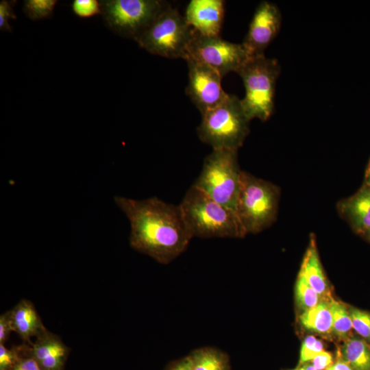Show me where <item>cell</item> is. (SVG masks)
Returning <instances> with one entry per match:
<instances>
[{
    "mask_svg": "<svg viewBox=\"0 0 370 370\" xmlns=\"http://www.w3.org/2000/svg\"><path fill=\"white\" fill-rule=\"evenodd\" d=\"M114 201L130 221V247L158 263L173 262L193 238L180 205L166 203L157 197L138 200L115 196Z\"/></svg>",
    "mask_w": 370,
    "mask_h": 370,
    "instance_id": "6da1fadb",
    "label": "cell"
},
{
    "mask_svg": "<svg viewBox=\"0 0 370 370\" xmlns=\"http://www.w3.org/2000/svg\"><path fill=\"white\" fill-rule=\"evenodd\" d=\"M193 237L242 238L247 234L235 210L192 185L179 204Z\"/></svg>",
    "mask_w": 370,
    "mask_h": 370,
    "instance_id": "7a4b0ae2",
    "label": "cell"
},
{
    "mask_svg": "<svg viewBox=\"0 0 370 370\" xmlns=\"http://www.w3.org/2000/svg\"><path fill=\"white\" fill-rule=\"evenodd\" d=\"M201 115L197 135L212 149L238 150L249 133L251 120L235 95L228 94L221 104Z\"/></svg>",
    "mask_w": 370,
    "mask_h": 370,
    "instance_id": "3957f363",
    "label": "cell"
},
{
    "mask_svg": "<svg viewBox=\"0 0 370 370\" xmlns=\"http://www.w3.org/2000/svg\"><path fill=\"white\" fill-rule=\"evenodd\" d=\"M280 71L276 59L261 55L249 57L236 72L243 82L245 95L241 102L250 120L265 121L272 114Z\"/></svg>",
    "mask_w": 370,
    "mask_h": 370,
    "instance_id": "277c9868",
    "label": "cell"
},
{
    "mask_svg": "<svg viewBox=\"0 0 370 370\" xmlns=\"http://www.w3.org/2000/svg\"><path fill=\"white\" fill-rule=\"evenodd\" d=\"M280 190L275 184L242 171L236 212L246 234H257L275 220Z\"/></svg>",
    "mask_w": 370,
    "mask_h": 370,
    "instance_id": "5b68a950",
    "label": "cell"
},
{
    "mask_svg": "<svg viewBox=\"0 0 370 370\" xmlns=\"http://www.w3.org/2000/svg\"><path fill=\"white\" fill-rule=\"evenodd\" d=\"M236 149H212L205 158L201 173L193 184L235 211L242 173Z\"/></svg>",
    "mask_w": 370,
    "mask_h": 370,
    "instance_id": "8992f818",
    "label": "cell"
},
{
    "mask_svg": "<svg viewBox=\"0 0 370 370\" xmlns=\"http://www.w3.org/2000/svg\"><path fill=\"white\" fill-rule=\"evenodd\" d=\"M195 34L184 16L169 5L135 41L151 54L185 60Z\"/></svg>",
    "mask_w": 370,
    "mask_h": 370,
    "instance_id": "52a82bcc",
    "label": "cell"
},
{
    "mask_svg": "<svg viewBox=\"0 0 370 370\" xmlns=\"http://www.w3.org/2000/svg\"><path fill=\"white\" fill-rule=\"evenodd\" d=\"M103 21L116 34L136 40L169 5L160 0H101Z\"/></svg>",
    "mask_w": 370,
    "mask_h": 370,
    "instance_id": "ba28073f",
    "label": "cell"
},
{
    "mask_svg": "<svg viewBox=\"0 0 370 370\" xmlns=\"http://www.w3.org/2000/svg\"><path fill=\"white\" fill-rule=\"evenodd\" d=\"M249 58L245 47L222 39L219 36H204L195 32L190 42L186 58L208 65L223 77L238 70Z\"/></svg>",
    "mask_w": 370,
    "mask_h": 370,
    "instance_id": "9c48e42d",
    "label": "cell"
},
{
    "mask_svg": "<svg viewBox=\"0 0 370 370\" xmlns=\"http://www.w3.org/2000/svg\"><path fill=\"white\" fill-rule=\"evenodd\" d=\"M185 60L188 68L186 93L203 114L218 106L227 97L221 86L223 77L207 64L191 58Z\"/></svg>",
    "mask_w": 370,
    "mask_h": 370,
    "instance_id": "30bf717a",
    "label": "cell"
},
{
    "mask_svg": "<svg viewBox=\"0 0 370 370\" xmlns=\"http://www.w3.org/2000/svg\"><path fill=\"white\" fill-rule=\"evenodd\" d=\"M282 19L275 3L262 1L258 5L242 42L249 57L264 55V50L280 32Z\"/></svg>",
    "mask_w": 370,
    "mask_h": 370,
    "instance_id": "8fae6325",
    "label": "cell"
},
{
    "mask_svg": "<svg viewBox=\"0 0 370 370\" xmlns=\"http://www.w3.org/2000/svg\"><path fill=\"white\" fill-rule=\"evenodd\" d=\"M224 13L223 0H191L186 8L184 18L197 33L219 36Z\"/></svg>",
    "mask_w": 370,
    "mask_h": 370,
    "instance_id": "7c38bea8",
    "label": "cell"
},
{
    "mask_svg": "<svg viewBox=\"0 0 370 370\" xmlns=\"http://www.w3.org/2000/svg\"><path fill=\"white\" fill-rule=\"evenodd\" d=\"M29 345L41 370H64L70 350L59 336L47 330Z\"/></svg>",
    "mask_w": 370,
    "mask_h": 370,
    "instance_id": "4fadbf2b",
    "label": "cell"
},
{
    "mask_svg": "<svg viewBox=\"0 0 370 370\" xmlns=\"http://www.w3.org/2000/svg\"><path fill=\"white\" fill-rule=\"evenodd\" d=\"M338 210L353 230L361 235L370 229V188L363 184L353 195L338 202Z\"/></svg>",
    "mask_w": 370,
    "mask_h": 370,
    "instance_id": "5bb4252c",
    "label": "cell"
},
{
    "mask_svg": "<svg viewBox=\"0 0 370 370\" xmlns=\"http://www.w3.org/2000/svg\"><path fill=\"white\" fill-rule=\"evenodd\" d=\"M10 312L13 331L24 343L31 344L33 338H36L47 330L34 305L27 299L21 300Z\"/></svg>",
    "mask_w": 370,
    "mask_h": 370,
    "instance_id": "9a60e30c",
    "label": "cell"
},
{
    "mask_svg": "<svg viewBox=\"0 0 370 370\" xmlns=\"http://www.w3.org/2000/svg\"><path fill=\"white\" fill-rule=\"evenodd\" d=\"M299 273L319 294L321 301L328 302L332 299L328 282L323 272L316 246L314 237L311 235Z\"/></svg>",
    "mask_w": 370,
    "mask_h": 370,
    "instance_id": "2e32d148",
    "label": "cell"
},
{
    "mask_svg": "<svg viewBox=\"0 0 370 370\" xmlns=\"http://www.w3.org/2000/svg\"><path fill=\"white\" fill-rule=\"evenodd\" d=\"M339 354L353 370H370V343L359 336L347 338Z\"/></svg>",
    "mask_w": 370,
    "mask_h": 370,
    "instance_id": "e0dca14e",
    "label": "cell"
},
{
    "mask_svg": "<svg viewBox=\"0 0 370 370\" xmlns=\"http://www.w3.org/2000/svg\"><path fill=\"white\" fill-rule=\"evenodd\" d=\"M299 320L301 326L308 330L322 335L332 332V314L328 302L320 301L314 307L304 310Z\"/></svg>",
    "mask_w": 370,
    "mask_h": 370,
    "instance_id": "ac0fdd59",
    "label": "cell"
},
{
    "mask_svg": "<svg viewBox=\"0 0 370 370\" xmlns=\"http://www.w3.org/2000/svg\"><path fill=\"white\" fill-rule=\"evenodd\" d=\"M188 358L192 370H230L227 356L214 347L195 349Z\"/></svg>",
    "mask_w": 370,
    "mask_h": 370,
    "instance_id": "d6986e66",
    "label": "cell"
},
{
    "mask_svg": "<svg viewBox=\"0 0 370 370\" xmlns=\"http://www.w3.org/2000/svg\"><path fill=\"white\" fill-rule=\"evenodd\" d=\"M328 304L332 314V332L338 338L345 340L350 336L352 329L348 307L334 298Z\"/></svg>",
    "mask_w": 370,
    "mask_h": 370,
    "instance_id": "ffe728a7",
    "label": "cell"
},
{
    "mask_svg": "<svg viewBox=\"0 0 370 370\" xmlns=\"http://www.w3.org/2000/svg\"><path fill=\"white\" fill-rule=\"evenodd\" d=\"M295 293L296 303L303 311L314 307L321 301L319 294L299 272L296 280Z\"/></svg>",
    "mask_w": 370,
    "mask_h": 370,
    "instance_id": "44dd1931",
    "label": "cell"
},
{
    "mask_svg": "<svg viewBox=\"0 0 370 370\" xmlns=\"http://www.w3.org/2000/svg\"><path fill=\"white\" fill-rule=\"evenodd\" d=\"M57 3V0H25L23 11L32 21L47 19L52 16Z\"/></svg>",
    "mask_w": 370,
    "mask_h": 370,
    "instance_id": "7402d4cb",
    "label": "cell"
},
{
    "mask_svg": "<svg viewBox=\"0 0 370 370\" xmlns=\"http://www.w3.org/2000/svg\"><path fill=\"white\" fill-rule=\"evenodd\" d=\"M352 328L360 337L370 343V312L348 307Z\"/></svg>",
    "mask_w": 370,
    "mask_h": 370,
    "instance_id": "603a6c76",
    "label": "cell"
},
{
    "mask_svg": "<svg viewBox=\"0 0 370 370\" xmlns=\"http://www.w3.org/2000/svg\"><path fill=\"white\" fill-rule=\"evenodd\" d=\"M323 351V343L314 336H308L303 341L300 349L299 365L305 364Z\"/></svg>",
    "mask_w": 370,
    "mask_h": 370,
    "instance_id": "cb8c5ba5",
    "label": "cell"
},
{
    "mask_svg": "<svg viewBox=\"0 0 370 370\" xmlns=\"http://www.w3.org/2000/svg\"><path fill=\"white\" fill-rule=\"evenodd\" d=\"M23 353V345L6 347L0 344V370H10L19 360Z\"/></svg>",
    "mask_w": 370,
    "mask_h": 370,
    "instance_id": "d4e9b609",
    "label": "cell"
},
{
    "mask_svg": "<svg viewBox=\"0 0 370 370\" xmlns=\"http://www.w3.org/2000/svg\"><path fill=\"white\" fill-rule=\"evenodd\" d=\"M73 13L81 18H88L100 14L99 1L97 0H74L71 4Z\"/></svg>",
    "mask_w": 370,
    "mask_h": 370,
    "instance_id": "484cf974",
    "label": "cell"
},
{
    "mask_svg": "<svg viewBox=\"0 0 370 370\" xmlns=\"http://www.w3.org/2000/svg\"><path fill=\"white\" fill-rule=\"evenodd\" d=\"M16 1L2 0L0 1V29L3 32H12L10 21L16 19L14 6Z\"/></svg>",
    "mask_w": 370,
    "mask_h": 370,
    "instance_id": "4316f807",
    "label": "cell"
},
{
    "mask_svg": "<svg viewBox=\"0 0 370 370\" xmlns=\"http://www.w3.org/2000/svg\"><path fill=\"white\" fill-rule=\"evenodd\" d=\"M23 345V353L17 363L10 370H41L30 353L29 344Z\"/></svg>",
    "mask_w": 370,
    "mask_h": 370,
    "instance_id": "83f0119b",
    "label": "cell"
},
{
    "mask_svg": "<svg viewBox=\"0 0 370 370\" xmlns=\"http://www.w3.org/2000/svg\"><path fill=\"white\" fill-rule=\"evenodd\" d=\"M13 331L10 310L0 316V344H4Z\"/></svg>",
    "mask_w": 370,
    "mask_h": 370,
    "instance_id": "f1b7e54d",
    "label": "cell"
},
{
    "mask_svg": "<svg viewBox=\"0 0 370 370\" xmlns=\"http://www.w3.org/2000/svg\"><path fill=\"white\" fill-rule=\"evenodd\" d=\"M311 361L316 370H325L333 363L332 354L324 350L314 356Z\"/></svg>",
    "mask_w": 370,
    "mask_h": 370,
    "instance_id": "f546056e",
    "label": "cell"
},
{
    "mask_svg": "<svg viewBox=\"0 0 370 370\" xmlns=\"http://www.w3.org/2000/svg\"><path fill=\"white\" fill-rule=\"evenodd\" d=\"M325 370H353L349 365L338 355L336 360Z\"/></svg>",
    "mask_w": 370,
    "mask_h": 370,
    "instance_id": "4dcf8cb0",
    "label": "cell"
},
{
    "mask_svg": "<svg viewBox=\"0 0 370 370\" xmlns=\"http://www.w3.org/2000/svg\"><path fill=\"white\" fill-rule=\"evenodd\" d=\"M169 370H192L188 356L176 362Z\"/></svg>",
    "mask_w": 370,
    "mask_h": 370,
    "instance_id": "1f68e13d",
    "label": "cell"
},
{
    "mask_svg": "<svg viewBox=\"0 0 370 370\" xmlns=\"http://www.w3.org/2000/svg\"><path fill=\"white\" fill-rule=\"evenodd\" d=\"M363 184L370 188V160L366 168Z\"/></svg>",
    "mask_w": 370,
    "mask_h": 370,
    "instance_id": "d6a6232c",
    "label": "cell"
},
{
    "mask_svg": "<svg viewBox=\"0 0 370 370\" xmlns=\"http://www.w3.org/2000/svg\"><path fill=\"white\" fill-rule=\"evenodd\" d=\"M294 370H316L314 367L311 364L305 363L302 366L294 369Z\"/></svg>",
    "mask_w": 370,
    "mask_h": 370,
    "instance_id": "836d02e7",
    "label": "cell"
},
{
    "mask_svg": "<svg viewBox=\"0 0 370 370\" xmlns=\"http://www.w3.org/2000/svg\"><path fill=\"white\" fill-rule=\"evenodd\" d=\"M363 236L370 242V229L368 230Z\"/></svg>",
    "mask_w": 370,
    "mask_h": 370,
    "instance_id": "e575fe53",
    "label": "cell"
}]
</instances>
